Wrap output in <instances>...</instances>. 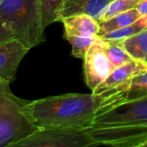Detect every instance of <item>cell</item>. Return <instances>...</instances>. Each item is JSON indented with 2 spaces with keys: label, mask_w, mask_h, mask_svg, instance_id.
<instances>
[{
  "label": "cell",
  "mask_w": 147,
  "mask_h": 147,
  "mask_svg": "<svg viewBox=\"0 0 147 147\" xmlns=\"http://www.w3.org/2000/svg\"><path fill=\"white\" fill-rule=\"evenodd\" d=\"M28 102L14 95L9 83L0 82V147H11L38 130L24 111Z\"/></svg>",
  "instance_id": "cell-3"
},
{
  "label": "cell",
  "mask_w": 147,
  "mask_h": 147,
  "mask_svg": "<svg viewBox=\"0 0 147 147\" xmlns=\"http://www.w3.org/2000/svg\"><path fill=\"white\" fill-rule=\"evenodd\" d=\"M102 47L107 57L109 58L110 62L115 65V68L133 60L132 57L117 42L103 40Z\"/></svg>",
  "instance_id": "cell-15"
},
{
  "label": "cell",
  "mask_w": 147,
  "mask_h": 147,
  "mask_svg": "<svg viewBox=\"0 0 147 147\" xmlns=\"http://www.w3.org/2000/svg\"><path fill=\"white\" fill-rule=\"evenodd\" d=\"M115 42L120 44L133 59L146 61L147 58V29Z\"/></svg>",
  "instance_id": "cell-12"
},
{
  "label": "cell",
  "mask_w": 147,
  "mask_h": 147,
  "mask_svg": "<svg viewBox=\"0 0 147 147\" xmlns=\"http://www.w3.org/2000/svg\"><path fill=\"white\" fill-rule=\"evenodd\" d=\"M98 146L85 129L63 127H39L29 136L11 147H89Z\"/></svg>",
  "instance_id": "cell-4"
},
{
  "label": "cell",
  "mask_w": 147,
  "mask_h": 147,
  "mask_svg": "<svg viewBox=\"0 0 147 147\" xmlns=\"http://www.w3.org/2000/svg\"><path fill=\"white\" fill-rule=\"evenodd\" d=\"M127 91L112 90L100 94L68 93L29 101L24 111L38 127H90L95 118L127 99Z\"/></svg>",
  "instance_id": "cell-1"
},
{
  "label": "cell",
  "mask_w": 147,
  "mask_h": 147,
  "mask_svg": "<svg viewBox=\"0 0 147 147\" xmlns=\"http://www.w3.org/2000/svg\"><path fill=\"white\" fill-rule=\"evenodd\" d=\"M140 1V0H112L103 11L99 22L109 20L122 12L135 8Z\"/></svg>",
  "instance_id": "cell-18"
},
{
  "label": "cell",
  "mask_w": 147,
  "mask_h": 147,
  "mask_svg": "<svg viewBox=\"0 0 147 147\" xmlns=\"http://www.w3.org/2000/svg\"><path fill=\"white\" fill-rule=\"evenodd\" d=\"M112 0H65L60 13L59 22L62 18L77 14H85L98 21Z\"/></svg>",
  "instance_id": "cell-10"
},
{
  "label": "cell",
  "mask_w": 147,
  "mask_h": 147,
  "mask_svg": "<svg viewBox=\"0 0 147 147\" xmlns=\"http://www.w3.org/2000/svg\"><path fill=\"white\" fill-rule=\"evenodd\" d=\"M14 39V35L10 29L2 21H0V45Z\"/></svg>",
  "instance_id": "cell-20"
},
{
  "label": "cell",
  "mask_w": 147,
  "mask_h": 147,
  "mask_svg": "<svg viewBox=\"0 0 147 147\" xmlns=\"http://www.w3.org/2000/svg\"><path fill=\"white\" fill-rule=\"evenodd\" d=\"M145 29H147V16H142L134 22L128 24L121 28L102 34L100 37L105 40L119 41L131 37Z\"/></svg>",
  "instance_id": "cell-14"
},
{
  "label": "cell",
  "mask_w": 147,
  "mask_h": 147,
  "mask_svg": "<svg viewBox=\"0 0 147 147\" xmlns=\"http://www.w3.org/2000/svg\"><path fill=\"white\" fill-rule=\"evenodd\" d=\"M143 147H147V142H146V143H145V144H144Z\"/></svg>",
  "instance_id": "cell-22"
},
{
  "label": "cell",
  "mask_w": 147,
  "mask_h": 147,
  "mask_svg": "<svg viewBox=\"0 0 147 147\" xmlns=\"http://www.w3.org/2000/svg\"><path fill=\"white\" fill-rule=\"evenodd\" d=\"M147 125V96L125 100L98 115L91 126Z\"/></svg>",
  "instance_id": "cell-6"
},
{
  "label": "cell",
  "mask_w": 147,
  "mask_h": 147,
  "mask_svg": "<svg viewBox=\"0 0 147 147\" xmlns=\"http://www.w3.org/2000/svg\"><path fill=\"white\" fill-rule=\"evenodd\" d=\"M85 130L97 146L143 147L147 142V125L90 126Z\"/></svg>",
  "instance_id": "cell-5"
},
{
  "label": "cell",
  "mask_w": 147,
  "mask_h": 147,
  "mask_svg": "<svg viewBox=\"0 0 147 147\" xmlns=\"http://www.w3.org/2000/svg\"><path fill=\"white\" fill-rule=\"evenodd\" d=\"M142 16L137 10L136 8L131 9L127 11L122 12L109 20L99 22L100 29L98 32V36L104 34L106 33L121 28L128 24H131L137 21Z\"/></svg>",
  "instance_id": "cell-13"
},
{
  "label": "cell",
  "mask_w": 147,
  "mask_h": 147,
  "mask_svg": "<svg viewBox=\"0 0 147 147\" xmlns=\"http://www.w3.org/2000/svg\"><path fill=\"white\" fill-rule=\"evenodd\" d=\"M28 51L16 39L0 45V82L10 83L14 79L21 61Z\"/></svg>",
  "instance_id": "cell-9"
},
{
  "label": "cell",
  "mask_w": 147,
  "mask_h": 147,
  "mask_svg": "<svg viewBox=\"0 0 147 147\" xmlns=\"http://www.w3.org/2000/svg\"><path fill=\"white\" fill-rule=\"evenodd\" d=\"M65 0H41L42 20L45 28L59 22V13Z\"/></svg>",
  "instance_id": "cell-17"
},
{
  "label": "cell",
  "mask_w": 147,
  "mask_h": 147,
  "mask_svg": "<svg viewBox=\"0 0 147 147\" xmlns=\"http://www.w3.org/2000/svg\"><path fill=\"white\" fill-rule=\"evenodd\" d=\"M146 62H147V58H146Z\"/></svg>",
  "instance_id": "cell-24"
},
{
  "label": "cell",
  "mask_w": 147,
  "mask_h": 147,
  "mask_svg": "<svg viewBox=\"0 0 147 147\" xmlns=\"http://www.w3.org/2000/svg\"><path fill=\"white\" fill-rule=\"evenodd\" d=\"M64 38L71 45V54L78 59H84L88 50L97 40L99 36H74L64 34Z\"/></svg>",
  "instance_id": "cell-16"
},
{
  "label": "cell",
  "mask_w": 147,
  "mask_h": 147,
  "mask_svg": "<svg viewBox=\"0 0 147 147\" xmlns=\"http://www.w3.org/2000/svg\"><path fill=\"white\" fill-rule=\"evenodd\" d=\"M102 41L103 40L99 36L84 58V80L91 91L100 85L115 69L103 50Z\"/></svg>",
  "instance_id": "cell-7"
},
{
  "label": "cell",
  "mask_w": 147,
  "mask_h": 147,
  "mask_svg": "<svg viewBox=\"0 0 147 147\" xmlns=\"http://www.w3.org/2000/svg\"><path fill=\"white\" fill-rule=\"evenodd\" d=\"M3 0H0V5H1V3H3Z\"/></svg>",
  "instance_id": "cell-23"
},
{
  "label": "cell",
  "mask_w": 147,
  "mask_h": 147,
  "mask_svg": "<svg viewBox=\"0 0 147 147\" xmlns=\"http://www.w3.org/2000/svg\"><path fill=\"white\" fill-rule=\"evenodd\" d=\"M135 8L141 16H147V0H140Z\"/></svg>",
  "instance_id": "cell-21"
},
{
  "label": "cell",
  "mask_w": 147,
  "mask_h": 147,
  "mask_svg": "<svg viewBox=\"0 0 147 147\" xmlns=\"http://www.w3.org/2000/svg\"><path fill=\"white\" fill-rule=\"evenodd\" d=\"M147 71V62L142 60H134L116 67L110 75L98 85L92 93L100 94L112 90H129L131 83L134 78Z\"/></svg>",
  "instance_id": "cell-8"
},
{
  "label": "cell",
  "mask_w": 147,
  "mask_h": 147,
  "mask_svg": "<svg viewBox=\"0 0 147 147\" xmlns=\"http://www.w3.org/2000/svg\"><path fill=\"white\" fill-rule=\"evenodd\" d=\"M145 96H147V71L133 79L126 100L137 99Z\"/></svg>",
  "instance_id": "cell-19"
},
{
  "label": "cell",
  "mask_w": 147,
  "mask_h": 147,
  "mask_svg": "<svg viewBox=\"0 0 147 147\" xmlns=\"http://www.w3.org/2000/svg\"><path fill=\"white\" fill-rule=\"evenodd\" d=\"M0 21L29 50L46 40L41 0H3L0 5Z\"/></svg>",
  "instance_id": "cell-2"
},
{
  "label": "cell",
  "mask_w": 147,
  "mask_h": 147,
  "mask_svg": "<svg viewBox=\"0 0 147 147\" xmlns=\"http://www.w3.org/2000/svg\"><path fill=\"white\" fill-rule=\"evenodd\" d=\"M64 25L65 34L74 36L98 35L100 25L97 20L85 14H77L60 20Z\"/></svg>",
  "instance_id": "cell-11"
}]
</instances>
